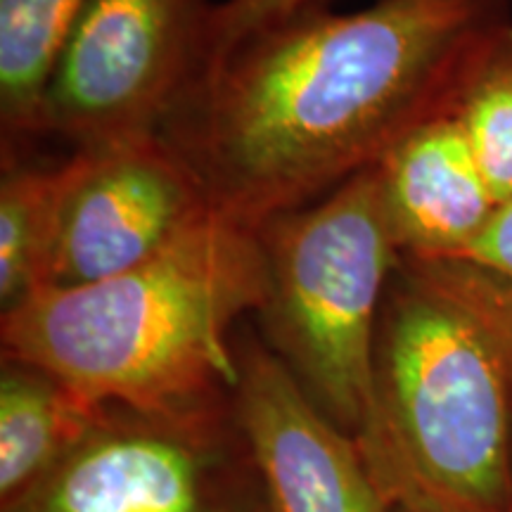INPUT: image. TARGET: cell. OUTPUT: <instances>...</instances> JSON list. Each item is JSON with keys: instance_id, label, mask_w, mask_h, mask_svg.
<instances>
[{"instance_id": "6da1fadb", "label": "cell", "mask_w": 512, "mask_h": 512, "mask_svg": "<svg viewBox=\"0 0 512 512\" xmlns=\"http://www.w3.org/2000/svg\"><path fill=\"white\" fill-rule=\"evenodd\" d=\"M505 0H375L261 29L200 74L162 136L211 209L259 228L451 110Z\"/></svg>"}, {"instance_id": "7a4b0ae2", "label": "cell", "mask_w": 512, "mask_h": 512, "mask_svg": "<svg viewBox=\"0 0 512 512\" xmlns=\"http://www.w3.org/2000/svg\"><path fill=\"white\" fill-rule=\"evenodd\" d=\"M361 444L389 505L512 512V290L470 259L403 256Z\"/></svg>"}, {"instance_id": "3957f363", "label": "cell", "mask_w": 512, "mask_h": 512, "mask_svg": "<svg viewBox=\"0 0 512 512\" xmlns=\"http://www.w3.org/2000/svg\"><path fill=\"white\" fill-rule=\"evenodd\" d=\"M264 297L259 230L214 214L133 271L3 311L0 347L95 406H188L233 394V330Z\"/></svg>"}, {"instance_id": "277c9868", "label": "cell", "mask_w": 512, "mask_h": 512, "mask_svg": "<svg viewBox=\"0 0 512 512\" xmlns=\"http://www.w3.org/2000/svg\"><path fill=\"white\" fill-rule=\"evenodd\" d=\"M264 342L311 401L358 439L373 406V347L389 280L401 261L377 166L320 202L259 228Z\"/></svg>"}, {"instance_id": "5b68a950", "label": "cell", "mask_w": 512, "mask_h": 512, "mask_svg": "<svg viewBox=\"0 0 512 512\" xmlns=\"http://www.w3.org/2000/svg\"><path fill=\"white\" fill-rule=\"evenodd\" d=\"M233 394L188 406L105 403L60 463L0 512H264Z\"/></svg>"}, {"instance_id": "8992f818", "label": "cell", "mask_w": 512, "mask_h": 512, "mask_svg": "<svg viewBox=\"0 0 512 512\" xmlns=\"http://www.w3.org/2000/svg\"><path fill=\"white\" fill-rule=\"evenodd\" d=\"M209 0H93L50 81L41 133L74 150L162 136L207 62Z\"/></svg>"}, {"instance_id": "52a82bcc", "label": "cell", "mask_w": 512, "mask_h": 512, "mask_svg": "<svg viewBox=\"0 0 512 512\" xmlns=\"http://www.w3.org/2000/svg\"><path fill=\"white\" fill-rule=\"evenodd\" d=\"M214 214L200 178L164 136L72 150L41 290L133 271Z\"/></svg>"}, {"instance_id": "ba28073f", "label": "cell", "mask_w": 512, "mask_h": 512, "mask_svg": "<svg viewBox=\"0 0 512 512\" xmlns=\"http://www.w3.org/2000/svg\"><path fill=\"white\" fill-rule=\"evenodd\" d=\"M235 351L233 408L266 512H389L361 444L320 411L264 339L242 337Z\"/></svg>"}, {"instance_id": "9c48e42d", "label": "cell", "mask_w": 512, "mask_h": 512, "mask_svg": "<svg viewBox=\"0 0 512 512\" xmlns=\"http://www.w3.org/2000/svg\"><path fill=\"white\" fill-rule=\"evenodd\" d=\"M375 166L403 256L460 259L501 207L451 110L413 128Z\"/></svg>"}, {"instance_id": "30bf717a", "label": "cell", "mask_w": 512, "mask_h": 512, "mask_svg": "<svg viewBox=\"0 0 512 512\" xmlns=\"http://www.w3.org/2000/svg\"><path fill=\"white\" fill-rule=\"evenodd\" d=\"M100 406L29 363L0 368V503L22 494L72 451Z\"/></svg>"}, {"instance_id": "8fae6325", "label": "cell", "mask_w": 512, "mask_h": 512, "mask_svg": "<svg viewBox=\"0 0 512 512\" xmlns=\"http://www.w3.org/2000/svg\"><path fill=\"white\" fill-rule=\"evenodd\" d=\"M93 0H0L3 152L41 133L50 81Z\"/></svg>"}, {"instance_id": "7c38bea8", "label": "cell", "mask_w": 512, "mask_h": 512, "mask_svg": "<svg viewBox=\"0 0 512 512\" xmlns=\"http://www.w3.org/2000/svg\"><path fill=\"white\" fill-rule=\"evenodd\" d=\"M69 157L55 164L3 157L0 181V306L15 309L38 292L55 242Z\"/></svg>"}, {"instance_id": "4fadbf2b", "label": "cell", "mask_w": 512, "mask_h": 512, "mask_svg": "<svg viewBox=\"0 0 512 512\" xmlns=\"http://www.w3.org/2000/svg\"><path fill=\"white\" fill-rule=\"evenodd\" d=\"M451 112L463 126L496 202L512 200V22L486 36Z\"/></svg>"}, {"instance_id": "5bb4252c", "label": "cell", "mask_w": 512, "mask_h": 512, "mask_svg": "<svg viewBox=\"0 0 512 512\" xmlns=\"http://www.w3.org/2000/svg\"><path fill=\"white\" fill-rule=\"evenodd\" d=\"M325 0H221L211 5L207 24V62L204 69L249 36L283 19L311 8H323Z\"/></svg>"}, {"instance_id": "9a60e30c", "label": "cell", "mask_w": 512, "mask_h": 512, "mask_svg": "<svg viewBox=\"0 0 512 512\" xmlns=\"http://www.w3.org/2000/svg\"><path fill=\"white\" fill-rule=\"evenodd\" d=\"M460 259L475 261L512 290V200L498 207L491 226L484 230L477 245Z\"/></svg>"}, {"instance_id": "2e32d148", "label": "cell", "mask_w": 512, "mask_h": 512, "mask_svg": "<svg viewBox=\"0 0 512 512\" xmlns=\"http://www.w3.org/2000/svg\"><path fill=\"white\" fill-rule=\"evenodd\" d=\"M389 512H444L439 508H432V505H420V503H394Z\"/></svg>"}, {"instance_id": "e0dca14e", "label": "cell", "mask_w": 512, "mask_h": 512, "mask_svg": "<svg viewBox=\"0 0 512 512\" xmlns=\"http://www.w3.org/2000/svg\"><path fill=\"white\" fill-rule=\"evenodd\" d=\"M264 512H266V510H264Z\"/></svg>"}]
</instances>
